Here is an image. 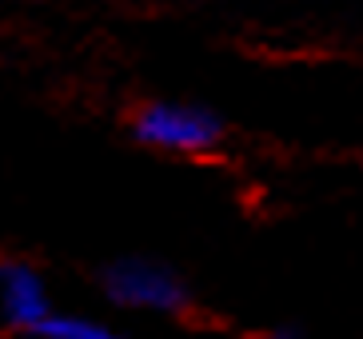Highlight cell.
I'll return each mask as SVG.
<instances>
[{
  "mask_svg": "<svg viewBox=\"0 0 363 339\" xmlns=\"http://www.w3.org/2000/svg\"><path fill=\"white\" fill-rule=\"evenodd\" d=\"M144 144L164 152H212L224 140V124L220 116H212L208 108H192V104H148L136 112L132 124Z\"/></svg>",
  "mask_w": 363,
  "mask_h": 339,
  "instance_id": "6da1fadb",
  "label": "cell"
},
{
  "mask_svg": "<svg viewBox=\"0 0 363 339\" xmlns=\"http://www.w3.org/2000/svg\"><path fill=\"white\" fill-rule=\"evenodd\" d=\"M104 291L124 308H152V311H184L188 287L172 276L168 267L152 260H120L104 272Z\"/></svg>",
  "mask_w": 363,
  "mask_h": 339,
  "instance_id": "7a4b0ae2",
  "label": "cell"
},
{
  "mask_svg": "<svg viewBox=\"0 0 363 339\" xmlns=\"http://www.w3.org/2000/svg\"><path fill=\"white\" fill-rule=\"evenodd\" d=\"M0 296H4V316L12 328L36 331L52 316L40 276L28 264H0Z\"/></svg>",
  "mask_w": 363,
  "mask_h": 339,
  "instance_id": "3957f363",
  "label": "cell"
},
{
  "mask_svg": "<svg viewBox=\"0 0 363 339\" xmlns=\"http://www.w3.org/2000/svg\"><path fill=\"white\" fill-rule=\"evenodd\" d=\"M36 335H44V339H120L116 331H108L104 323L76 319V316H48L40 328H36Z\"/></svg>",
  "mask_w": 363,
  "mask_h": 339,
  "instance_id": "277c9868",
  "label": "cell"
},
{
  "mask_svg": "<svg viewBox=\"0 0 363 339\" xmlns=\"http://www.w3.org/2000/svg\"><path fill=\"white\" fill-rule=\"evenodd\" d=\"M259 339H296L291 331H272V335H259Z\"/></svg>",
  "mask_w": 363,
  "mask_h": 339,
  "instance_id": "5b68a950",
  "label": "cell"
}]
</instances>
